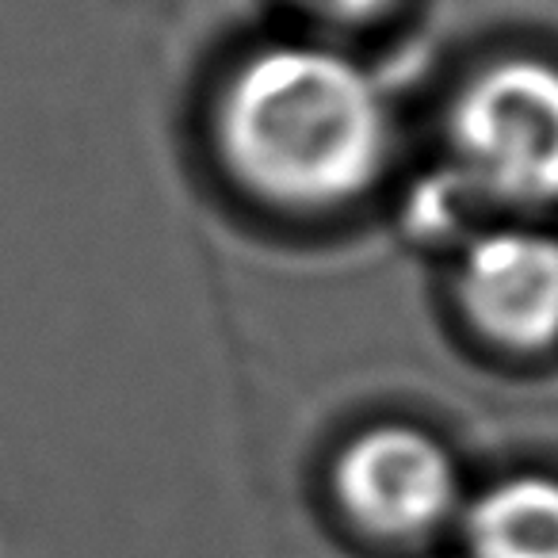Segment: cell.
I'll return each instance as SVG.
<instances>
[{"label": "cell", "mask_w": 558, "mask_h": 558, "mask_svg": "<svg viewBox=\"0 0 558 558\" xmlns=\"http://www.w3.org/2000/svg\"><path fill=\"white\" fill-rule=\"evenodd\" d=\"M218 142L241 184L283 207H337L375 184L390 111L352 58L271 43L245 58L218 108Z\"/></svg>", "instance_id": "1"}, {"label": "cell", "mask_w": 558, "mask_h": 558, "mask_svg": "<svg viewBox=\"0 0 558 558\" xmlns=\"http://www.w3.org/2000/svg\"><path fill=\"white\" fill-rule=\"evenodd\" d=\"M451 146L474 187L505 203L558 199V65L501 58L466 81L451 108Z\"/></svg>", "instance_id": "2"}, {"label": "cell", "mask_w": 558, "mask_h": 558, "mask_svg": "<svg viewBox=\"0 0 558 558\" xmlns=\"http://www.w3.org/2000/svg\"><path fill=\"white\" fill-rule=\"evenodd\" d=\"M337 494L372 532L417 535L451 512L459 478L451 456L433 436L405 425H383L341 451Z\"/></svg>", "instance_id": "3"}, {"label": "cell", "mask_w": 558, "mask_h": 558, "mask_svg": "<svg viewBox=\"0 0 558 558\" xmlns=\"http://www.w3.org/2000/svg\"><path fill=\"white\" fill-rule=\"evenodd\" d=\"M463 303L501 344L543 349L558 341V241L535 230L478 238L463 260Z\"/></svg>", "instance_id": "4"}, {"label": "cell", "mask_w": 558, "mask_h": 558, "mask_svg": "<svg viewBox=\"0 0 558 558\" xmlns=\"http://www.w3.org/2000/svg\"><path fill=\"white\" fill-rule=\"evenodd\" d=\"M466 558H558V482L517 474L471 505Z\"/></svg>", "instance_id": "5"}, {"label": "cell", "mask_w": 558, "mask_h": 558, "mask_svg": "<svg viewBox=\"0 0 558 558\" xmlns=\"http://www.w3.org/2000/svg\"><path fill=\"white\" fill-rule=\"evenodd\" d=\"M303 4L318 16L337 20V24H360V20H372L375 12L387 9L390 0H303Z\"/></svg>", "instance_id": "6"}]
</instances>
